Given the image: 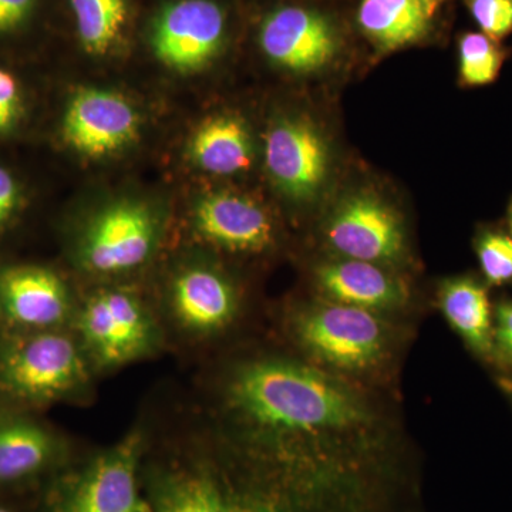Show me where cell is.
Here are the masks:
<instances>
[{"instance_id":"cell-1","label":"cell","mask_w":512,"mask_h":512,"mask_svg":"<svg viewBox=\"0 0 512 512\" xmlns=\"http://www.w3.org/2000/svg\"><path fill=\"white\" fill-rule=\"evenodd\" d=\"M222 402L266 463L366 467L345 444L365 443L370 413L350 387L323 370L279 357L248 360L229 373Z\"/></svg>"},{"instance_id":"cell-2","label":"cell","mask_w":512,"mask_h":512,"mask_svg":"<svg viewBox=\"0 0 512 512\" xmlns=\"http://www.w3.org/2000/svg\"><path fill=\"white\" fill-rule=\"evenodd\" d=\"M234 473L208 461L174 464L151 484L150 512H370L362 478L269 466Z\"/></svg>"},{"instance_id":"cell-3","label":"cell","mask_w":512,"mask_h":512,"mask_svg":"<svg viewBox=\"0 0 512 512\" xmlns=\"http://www.w3.org/2000/svg\"><path fill=\"white\" fill-rule=\"evenodd\" d=\"M92 365L66 329L12 330L0 338V399L25 409L80 399Z\"/></svg>"},{"instance_id":"cell-4","label":"cell","mask_w":512,"mask_h":512,"mask_svg":"<svg viewBox=\"0 0 512 512\" xmlns=\"http://www.w3.org/2000/svg\"><path fill=\"white\" fill-rule=\"evenodd\" d=\"M74 328L93 369L114 370L140 362L161 345L158 319L134 293L101 289L74 315Z\"/></svg>"},{"instance_id":"cell-5","label":"cell","mask_w":512,"mask_h":512,"mask_svg":"<svg viewBox=\"0 0 512 512\" xmlns=\"http://www.w3.org/2000/svg\"><path fill=\"white\" fill-rule=\"evenodd\" d=\"M292 333L312 359L339 372L375 369L389 346L386 326L376 312L330 301L296 313Z\"/></svg>"},{"instance_id":"cell-6","label":"cell","mask_w":512,"mask_h":512,"mask_svg":"<svg viewBox=\"0 0 512 512\" xmlns=\"http://www.w3.org/2000/svg\"><path fill=\"white\" fill-rule=\"evenodd\" d=\"M144 436L131 431L56 488L53 512H148L138 487Z\"/></svg>"},{"instance_id":"cell-7","label":"cell","mask_w":512,"mask_h":512,"mask_svg":"<svg viewBox=\"0 0 512 512\" xmlns=\"http://www.w3.org/2000/svg\"><path fill=\"white\" fill-rule=\"evenodd\" d=\"M160 239V220L143 202L123 200L97 212L84 228L77 259L99 276L127 274L146 264Z\"/></svg>"},{"instance_id":"cell-8","label":"cell","mask_w":512,"mask_h":512,"mask_svg":"<svg viewBox=\"0 0 512 512\" xmlns=\"http://www.w3.org/2000/svg\"><path fill=\"white\" fill-rule=\"evenodd\" d=\"M138 130L140 117L126 97L94 87L74 93L60 120L63 143L92 158L123 150L136 140Z\"/></svg>"},{"instance_id":"cell-9","label":"cell","mask_w":512,"mask_h":512,"mask_svg":"<svg viewBox=\"0 0 512 512\" xmlns=\"http://www.w3.org/2000/svg\"><path fill=\"white\" fill-rule=\"evenodd\" d=\"M74 315L69 286L55 269L35 264L0 266V318L13 330L64 329Z\"/></svg>"},{"instance_id":"cell-10","label":"cell","mask_w":512,"mask_h":512,"mask_svg":"<svg viewBox=\"0 0 512 512\" xmlns=\"http://www.w3.org/2000/svg\"><path fill=\"white\" fill-rule=\"evenodd\" d=\"M225 36V16L211 0H178L154 23L151 46L157 59L177 72H195L217 56Z\"/></svg>"},{"instance_id":"cell-11","label":"cell","mask_w":512,"mask_h":512,"mask_svg":"<svg viewBox=\"0 0 512 512\" xmlns=\"http://www.w3.org/2000/svg\"><path fill=\"white\" fill-rule=\"evenodd\" d=\"M167 311L171 325L185 338H215L237 320V289L211 266H187L171 281Z\"/></svg>"},{"instance_id":"cell-12","label":"cell","mask_w":512,"mask_h":512,"mask_svg":"<svg viewBox=\"0 0 512 512\" xmlns=\"http://www.w3.org/2000/svg\"><path fill=\"white\" fill-rule=\"evenodd\" d=\"M326 238L346 259L377 265L396 261L404 251L399 218L373 195H352L340 202L326 227Z\"/></svg>"},{"instance_id":"cell-13","label":"cell","mask_w":512,"mask_h":512,"mask_svg":"<svg viewBox=\"0 0 512 512\" xmlns=\"http://www.w3.org/2000/svg\"><path fill=\"white\" fill-rule=\"evenodd\" d=\"M265 164L274 183L289 197L308 200L328 173V148L315 127L285 119L266 134Z\"/></svg>"},{"instance_id":"cell-14","label":"cell","mask_w":512,"mask_h":512,"mask_svg":"<svg viewBox=\"0 0 512 512\" xmlns=\"http://www.w3.org/2000/svg\"><path fill=\"white\" fill-rule=\"evenodd\" d=\"M261 46L278 66L296 73H311L333 59L338 43L335 30L322 15L289 6L266 18Z\"/></svg>"},{"instance_id":"cell-15","label":"cell","mask_w":512,"mask_h":512,"mask_svg":"<svg viewBox=\"0 0 512 512\" xmlns=\"http://www.w3.org/2000/svg\"><path fill=\"white\" fill-rule=\"evenodd\" d=\"M192 224L205 242L225 251L262 252L274 242V224L268 212L258 202L234 192L202 198Z\"/></svg>"},{"instance_id":"cell-16","label":"cell","mask_w":512,"mask_h":512,"mask_svg":"<svg viewBox=\"0 0 512 512\" xmlns=\"http://www.w3.org/2000/svg\"><path fill=\"white\" fill-rule=\"evenodd\" d=\"M319 291L330 302L355 306L370 312L399 308L407 299L402 282L372 262H332L316 272Z\"/></svg>"},{"instance_id":"cell-17","label":"cell","mask_w":512,"mask_h":512,"mask_svg":"<svg viewBox=\"0 0 512 512\" xmlns=\"http://www.w3.org/2000/svg\"><path fill=\"white\" fill-rule=\"evenodd\" d=\"M63 450V441L45 424L23 414H0V485L45 473Z\"/></svg>"},{"instance_id":"cell-18","label":"cell","mask_w":512,"mask_h":512,"mask_svg":"<svg viewBox=\"0 0 512 512\" xmlns=\"http://www.w3.org/2000/svg\"><path fill=\"white\" fill-rule=\"evenodd\" d=\"M190 151L192 160L202 171L215 175L248 170L254 158L247 126L232 116L204 121L191 138Z\"/></svg>"},{"instance_id":"cell-19","label":"cell","mask_w":512,"mask_h":512,"mask_svg":"<svg viewBox=\"0 0 512 512\" xmlns=\"http://www.w3.org/2000/svg\"><path fill=\"white\" fill-rule=\"evenodd\" d=\"M440 308L451 328L467 345L485 355L493 349V316L487 291L473 279L448 281L440 292Z\"/></svg>"},{"instance_id":"cell-20","label":"cell","mask_w":512,"mask_h":512,"mask_svg":"<svg viewBox=\"0 0 512 512\" xmlns=\"http://www.w3.org/2000/svg\"><path fill=\"white\" fill-rule=\"evenodd\" d=\"M429 13L419 0H362L359 23L383 50L399 49L427 32Z\"/></svg>"},{"instance_id":"cell-21","label":"cell","mask_w":512,"mask_h":512,"mask_svg":"<svg viewBox=\"0 0 512 512\" xmlns=\"http://www.w3.org/2000/svg\"><path fill=\"white\" fill-rule=\"evenodd\" d=\"M70 6L84 50L106 55L126 25V0H70Z\"/></svg>"},{"instance_id":"cell-22","label":"cell","mask_w":512,"mask_h":512,"mask_svg":"<svg viewBox=\"0 0 512 512\" xmlns=\"http://www.w3.org/2000/svg\"><path fill=\"white\" fill-rule=\"evenodd\" d=\"M29 87L25 77L0 63V144L13 140L28 124Z\"/></svg>"},{"instance_id":"cell-23","label":"cell","mask_w":512,"mask_h":512,"mask_svg":"<svg viewBox=\"0 0 512 512\" xmlns=\"http://www.w3.org/2000/svg\"><path fill=\"white\" fill-rule=\"evenodd\" d=\"M503 53L484 33H467L460 40V73L468 86L494 82L503 66Z\"/></svg>"},{"instance_id":"cell-24","label":"cell","mask_w":512,"mask_h":512,"mask_svg":"<svg viewBox=\"0 0 512 512\" xmlns=\"http://www.w3.org/2000/svg\"><path fill=\"white\" fill-rule=\"evenodd\" d=\"M29 204V192L18 171L0 160V237L15 227Z\"/></svg>"},{"instance_id":"cell-25","label":"cell","mask_w":512,"mask_h":512,"mask_svg":"<svg viewBox=\"0 0 512 512\" xmlns=\"http://www.w3.org/2000/svg\"><path fill=\"white\" fill-rule=\"evenodd\" d=\"M478 258L488 282L503 285L512 279V238L487 234L478 244Z\"/></svg>"},{"instance_id":"cell-26","label":"cell","mask_w":512,"mask_h":512,"mask_svg":"<svg viewBox=\"0 0 512 512\" xmlns=\"http://www.w3.org/2000/svg\"><path fill=\"white\" fill-rule=\"evenodd\" d=\"M467 5L491 40L503 39L512 32V0H467Z\"/></svg>"},{"instance_id":"cell-27","label":"cell","mask_w":512,"mask_h":512,"mask_svg":"<svg viewBox=\"0 0 512 512\" xmlns=\"http://www.w3.org/2000/svg\"><path fill=\"white\" fill-rule=\"evenodd\" d=\"M39 0H0V39L18 36L36 18Z\"/></svg>"},{"instance_id":"cell-28","label":"cell","mask_w":512,"mask_h":512,"mask_svg":"<svg viewBox=\"0 0 512 512\" xmlns=\"http://www.w3.org/2000/svg\"><path fill=\"white\" fill-rule=\"evenodd\" d=\"M493 346L498 355L512 362V302H503L495 311Z\"/></svg>"},{"instance_id":"cell-29","label":"cell","mask_w":512,"mask_h":512,"mask_svg":"<svg viewBox=\"0 0 512 512\" xmlns=\"http://www.w3.org/2000/svg\"><path fill=\"white\" fill-rule=\"evenodd\" d=\"M419 2L424 6V9L427 10L430 18H433L434 13H436V10L440 8V5L444 0H419Z\"/></svg>"},{"instance_id":"cell-30","label":"cell","mask_w":512,"mask_h":512,"mask_svg":"<svg viewBox=\"0 0 512 512\" xmlns=\"http://www.w3.org/2000/svg\"><path fill=\"white\" fill-rule=\"evenodd\" d=\"M510 225H511V231H512V205H511V211H510Z\"/></svg>"},{"instance_id":"cell-31","label":"cell","mask_w":512,"mask_h":512,"mask_svg":"<svg viewBox=\"0 0 512 512\" xmlns=\"http://www.w3.org/2000/svg\"><path fill=\"white\" fill-rule=\"evenodd\" d=\"M0 512H10L9 510H6V508L0 507Z\"/></svg>"}]
</instances>
